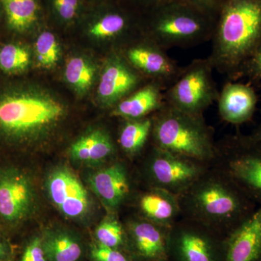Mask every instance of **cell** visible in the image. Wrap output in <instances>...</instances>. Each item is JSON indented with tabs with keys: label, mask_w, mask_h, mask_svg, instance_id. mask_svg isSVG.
<instances>
[{
	"label": "cell",
	"mask_w": 261,
	"mask_h": 261,
	"mask_svg": "<svg viewBox=\"0 0 261 261\" xmlns=\"http://www.w3.org/2000/svg\"><path fill=\"white\" fill-rule=\"evenodd\" d=\"M68 112L58 94L34 84L0 89V136L16 143L39 140L61 124Z\"/></svg>",
	"instance_id": "1"
},
{
	"label": "cell",
	"mask_w": 261,
	"mask_h": 261,
	"mask_svg": "<svg viewBox=\"0 0 261 261\" xmlns=\"http://www.w3.org/2000/svg\"><path fill=\"white\" fill-rule=\"evenodd\" d=\"M211 41L207 58L214 69L238 77L261 41V0H224Z\"/></svg>",
	"instance_id": "2"
},
{
	"label": "cell",
	"mask_w": 261,
	"mask_h": 261,
	"mask_svg": "<svg viewBox=\"0 0 261 261\" xmlns=\"http://www.w3.org/2000/svg\"><path fill=\"white\" fill-rule=\"evenodd\" d=\"M216 15L169 0L141 14L142 34L167 50L188 48L211 41Z\"/></svg>",
	"instance_id": "3"
},
{
	"label": "cell",
	"mask_w": 261,
	"mask_h": 261,
	"mask_svg": "<svg viewBox=\"0 0 261 261\" xmlns=\"http://www.w3.org/2000/svg\"><path fill=\"white\" fill-rule=\"evenodd\" d=\"M182 194L184 205L197 221L231 231L257 208L224 173L222 178L202 175Z\"/></svg>",
	"instance_id": "4"
},
{
	"label": "cell",
	"mask_w": 261,
	"mask_h": 261,
	"mask_svg": "<svg viewBox=\"0 0 261 261\" xmlns=\"http://www.w3.org/2000/svg\"><path fill=\"white\" fill-rule=\"evenodd\" d=\"M152 117L151 138L155 147L198 162L216 157L214 134L203 116L189 114L165 104Z\"/></svg>",
	"instance_id": "5"
},
{
	"label": "cell",
	"mask_w": 261,
	"mask_h": 261,
	"mask_svg": "<svg viewBox=\"0 0 261 261\" xmlns=\"http://www.w3.org/2000/svg\"><path fill=\"white\" fill-rule=\"evenodd\" d=\"M216 155L222 157L223 173L261 207V141L233 136L216 145Z\"/></svg>",
	"instance_id": "6"
},
{
	"label": "cell",
	"mask_w": 261,
	"mask_h": 261,
	"mask_svg": "<svg viewBox=\"0 0 261 261\" xmlns=\"http://www.w3.org/2000/svg\"><path fill=\"white\" fill-rule=\"evenodd\" d=\"M214 70L207 58L194 60L183 67L176 82L165 90L166 104L182 112L203 116L219 97Z\"/></svg>",
	"instance_id": "7"
},
{
	"label": "cell",
	"mask_w": 261,
	"mask_h": 261,
	"mask_svg": "<svg viewBox=\"0 0 261 261\" xmlns=\"http://www.w3.org/2000/svg\"><path fill=\"white\" fill-rule=\"evenodd\" d=\"M136 42L125 44L117 50L147 81L156 82L167 89L181 74L183 67L152 39L141 34Z\"/></svg>",
	"instance_id": "8"
},
{
	"label": "cell",
	"mask_w": 261,
	"mask_h": 261,
	"mask_svg": "<svg viewBox=\"0 0 261 261\" xmlns=\"http://www.w3.org/2000/svg\"><path fill=\"white\" fill-rule=\"evenodd\" d=\"M147 82L118 51H113L101 70L97 92L99 105L113 108Z\"/></svg>",
	"instance_id": "9"
},
{
	"label": "cell",
	"mask_w": 261,
	"mask_h": 261,
	"mask_svg": "<svg viewBox=\"0 0 261 261\" xmlns=\"http://www.w3.org/2000/svg\"><path fill=\"white\" fill-rule=\"evenodd\" d=\"M149 171L158 188L179 196L203 174L198 161L173 154L153 145Z\"/></svg>",
	"instance_id": "10"
},
{
	"label": "cell",
	"mask_w": 261,
	"mask_h": 261,
	"mask_svg": "<svg viewBox=\"0 0 261 261\" xmlns=\"http://www.w3.org/2000/svg\"><path fill=\"white\" fill-rule=\"evenodd\" d=\"M47 190L53 203L62 214L79 218L88 211L89 196L83 185L67 168H58L48 178Z\"/></svg>",
	"instance_id": "11"
},
{
	"label": "cell",
	"mask_w": 261,
	"mask_h": 261,
	"mask_svg": "<svg viewBox=\"0 0 261 261\" xmlns=\"http://www.w3.org/2000/svg\"><path fill=\"white\" fill-rule=\"evenodd\" d=\"M34 195L28 178L17 171L0 174V217L17 222L27 217L33 205Z\"/></svg>",
	"instance_id": "12"
},
{
	"label": "cell",
	"mask_w": 261,
	"mask_h": 261,
	"mask_svg": "<svg viewBox=\"0 0 261 261\" xmlns=\"http://www.w3.org/2000/svg\"><path fill=\"white\" fill-rule=\"evenodd\" d=\"M226 261H261V207L231 231Z\"/></svg>",
	"instance_id": "13"
},
{
	"label": "cell",
	"mask_w": 261,
	"mask_h": 261,
	"mask_svg": "<svg viewBox=\"0 0 261 261\" xmlns=\"http://www.w3.org/2000/svg\"><path fill=\"white\" fill-rule=\"evenodd\" d=\"M220 116L231 124H241L251 118L257 96L250 86L229 82L219 91L217 101Z\"/></svg>",
	"instance_id": "14"
},
{
	"label": "cell",
	"mask_w": 261,
	"mask_h": 261,
	"mask_svg": "<svg viewBox=\"0 0 261 261\" xmlns=\"http://www.w3.org/2000/svg\"><path fill=\"white\" fill-rule=\"evenodd\" d=\"M166 89L156 82H146L112 108V116L124 120L140 119L152 116L166 104Z\"/></svg>",
	"instance_id": "15"
},
{
	"label": "cell",
	"mask_w": 261,
	"mask_h": 261,
	"mask_svg": "<svg viewBox=\"0 0 261 261\" xmlns=\"http://www.w3.org/2000/svg\"><path fill=\"white\" fill-rule=\"evenodd\" d=\"M89 185L94 193L111 207L121 205L129 192L126 171L120 164L99 170L89 178Z\"/></svg>",
	"instance_id": "16"
},
{
	"label": "cell",
	"mask_w": 261,
	"mask_h": 261,
	"mask_svg": "<svg viewBox=\"0 0 261 261\" xmlns=\"http://www.w3.org/2000/svg\"><path fill=\"white\" fill-rule=\"evenodd\" d=\"M115 145L112 138L103 129H94L78 139L70 149L72 159L80 162H99L112 155Z\"/></svg>",
	"instance_id": "17"
},
{
	"label": "cell",
	"mask_w": 261,
	"mask_h": 261,
	"mask_svg": "<svg viewBox=\"0 0 261 261\" xmlns=\"http://www.w3.org/2000/svg\"><path fill=\"white\" fill-rule=\"evenodd\" d=\"M140 207L147 218L161 226L171 224L181 209L178 195L158 187L142 197Z\"/></svg>",
	"instance_id": "18"
},
{
	"label": "cell",
	"mask_w": 261,
	"mask_h": 261,
	"mask_svg": "<svg viewBox=\"0 0 261 261\" xmlns=\"http://www.w3.org/2000/svg\"><path fill=\"white\" fill-rule=\"evenodd\" d=\"M157 225L141 221L130 226L136 247L141 255L146 258H163L166 253L164 235Z\"/></svg>",
	"instance_id": "19"
},
{
	"label": "cell",
	"mask_w": 261,
	"mask_h": 261,
	"mask_svg": "<svg viewBox=\"0 0 261 261\" xmlns=\"http://www.w3.org/2000/svg\"><path fill=\"white\" fill-rule=\"evenodd\" d=\"M12 30L23 33L37 24L40 7L38 0H0Z\"/></svg>",
	"instance_id": "20"
},
{
	"label": "cell",
	"mask_w": 261,
	"mask_h": 261,
	"mask_svg": "<svg viewBox=\"0 0 261 261\" xmlns=\"http://www.w3.org/2000/svg\"><path fill=\"white\" fill-rule=\"evenodd\" d=\"M152 116L140 119L125 120L122 126L118 142L127 154H134L140 152L152 135L153 117Z\"/></svg>",
	"instance_id": "21"
},
{
	"label": "cell",
	"mask_w": 261,
	"mask_h": 261,
	"mask_svg": "<svg viewBox=\"0 0 261 261\" xmlns=\"http://www.w3.org/2000/svg\"><path fill=\"white\" fill-rule=\"evenodd\" d=\"M95 75V66L84 57H72L65 64V82L78 95L88 93L93 86Z\"/></svg>",
	"instance_id": "22"
},
{
	"label": "cell",
	"mask_w": 261,
	"mask_h": 261,
	"mask_svg": "<svg viewBox=\"0 0 261 261\" xmlns=\"http://www.w3.org/2000/svg\"><path fill=\"white\" fill-rule=\"evenodd\" d=\"M44 253L50 261H76L82 255L80 244L65 233H54L42 243Z\"/></svg>",
	"instance_id": "23"
},
{
	"label": "cell",
	"mask_w": 261,
	"mask_h": 261,
	"mask_svg": "<svg viewBox=\"0 0 261 261\" xmlns=\"http://www.w3.org/2000/svg\"><path fill=\"white\" fill-rule=\"evenodd\" d=\"M178 245L184 261H214L210 243L197 232L183 231L178 238Z\"/></svg>",
	"instance_id": "24"
},
{
	"label": "cell",
	"mask_w": 261,
	"mask_h": 261,
	"mask_svg": "<svg viewBox=\"0 0 261 261\" xmlns=\"http://www.w3.org/2000/svg\"><path fill=\"white\" fill-rule=\"evenodd\" d=\"M32 61L28 48L18 44L0 47V70L8 74H20L28 69Z\"/></svg>",
	"instance_id": "25"
},
{
	"label": "cell",
	"mask_w": 261,
	"mask_h": 261,
	"mask_svg": "<svg viewBox=\"0 0 261 261\" xmlns=\"http://www.w3.org/2000/svg\"><path fill=\"white\" fill-rule=\"evenodd\" d=\"M35 56L40 68L51 69L61 58V47L53 32L44 31L37 37L35 43Z\"/></svg>",
	"instance_id": "26"
},
{
	"label": "cell",
	"mask_w": 261,
	"mask_h": 261,
	"mask_svg": "<svg viewBox=\"0 0 261 261\" xmlns=\"http://www.w3.org/2000/svg\"><path fill=\"white\" fill-rule=\"evenodd\" d=\"M84 0H49L55 18L63 25H69L80 19L83 13Z\"/></svg>",
	"instance_id": "27"
},
{
	"label": "cell",
	"mask_w": 261,
	"mask_h": 261,
	"mask_svg": "<svg viewBox=\"0 0 261 261\" xmlns=\"http://www.w3.org/2000/svg\"><path fill=\"white\" fill-rule=\"evenodd\" d=\"M96 236L99 243L115 248L123 241V229L116 220L108 219L102 221L96 229Z\"/></svg>",
	"instance_id": "28"
},
{
	"label": "cell",
	"mask_w": 261,
	"mask_h": 261,
	"mask_svg": "<svg viewBox=\"0 0 261 261\" xmlns=\"http://www.w3.org/2000/svg\"><path fill=\"white\" fill-rule=\"evenodd\" d=\"M92 255L96 261H127L121 252L100 243L92 249Z\"/></svg>",
	"instance_id": "29"
},
{
	"label": "cell",
	"mask_w": 261,
	"mask_h": 261,
	"mask_svg": "<svg viewBox=\"0 0 261 261\" xmlns=\"http://www.w3.org/2000/svg\"><path fill=\"white\" fill-rule=\"evenodd\" d=\"M244 73L261 78V41L244 65L241 74Z\"/></svg>",
	"instance_id": "30"
},
{
	"label": "cell",
	"mask_w": 261,
	"mask_h": 261,
	"mask_svg": "<svg viewBox=\"0 0 261 261\" xmlns=\"http://www.w3.org/2000/svg\"><path fill=\"white\" fill-rule=\"evenodd\" d=\"M211 15H217L224 0H178Z\"/></svg>",
	"instance_id": "31"
},
{
	"label": "cell",
	"mask_w": 261,
	"mask_h": 261,
	"mask_svg": "<svg viewBox=\"0 0 261 261\" xmlns=\"http://www.w3.org/2000/svg\"><path fill=\"white\" fill-rule=\"evenodd\" d=\"M44 254L42 241L35 239L25 249L20 261H46Z\"/></svg>",
	"instance_id": "32"
},
{
	"label": "cell",
	"mask_w": 261,
	"mask_h": 261,
	"mask_svg": "<svg viewBox=\"0 0 261 261\" xmlns=\"http://www.w3.org/2000/svg\"><path fill=\"white\" fill-rule=\"evenodd\" d=\"M127 1L129 3L128 6L130 7L133 10L135 8L136 11L142 14L147 10L152 9L169 0H127Z\"/></svg>",
	"instance_id": "33"
},
{
	"label": "cell",
	"mask_w": 261,
	"mask_h": 261,
	"mask_svg": "<svg viewBox=\"0 0 261 261\" xmlns=\"http://www.w3.org/2000/svg\"><path fill=\"white\" fill-rule=\"evenodd\" d=\"M252 137L255 139V140L261 141V127L259 128L258 130L256 132V133L254 134L252 136Z\"/></svg>",
	"instance_id": "34"
},
{
	"label": "cell",
	"mask_w": 261,
	"mask_h": 261,
	"mask_svg": "<svg viewBox=\"0 0 261 261\" xmlns=\"http://www.w3.org/2000/svg\"><path fill=\"white\" fill-rule=\"evenodd\" d=\"M5 255V249L4 245L0 243V257L4 256Z\"/></svg>",
	"instance_id": "35"
}]
</instances>
